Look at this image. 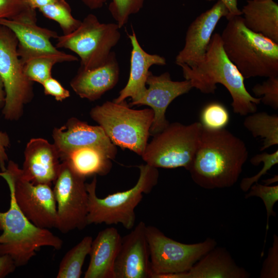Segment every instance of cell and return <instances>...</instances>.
<instances>
[{"label": "cell", "mask_w": 278, "mask_h": 278, "mask_svg": "<svg viewBox=\"0 0 278 278\" xmlns=\"http://www.w3.org/2000/svg\"><path fill=\"white\" fill-rule=\"evenodd\" d=\"M79 175L86 177L107 175L112 168L111 160L100 149L84 147L69 153L62 160Z\"/></svg>", "instance_id": "obj_24"}, {"label": "cell", "mask_w": 278, "mask_h": 278, "mask_svg": "<svg viewBox=\"0 0 278 278\" xmlns=\"http://www.w3.org/2000/svg\"><path fill=\"white\" fill-rule=\"evenodd\" d=\"M119 73L116 54L112 51L103 64L89 70L80 67L70 85L80 97L94 101L116 85Z\"/></svg>", "instance_id": "obj_19"}, {"label": "cell", "mask_w": 278, "mask_h": 278, "mask_svg": "<svg viewBox=\"0 0 278 278\" xmlns=\"http://www.w3.org/2000/svg\"><path fill=\"white\" fill-rule=\"evenodd\" d=\"M16 266L12 258L8 255L0 256V278H3L15 270Z\"/></svg>", "instance_id": "obj_38"}, {"label": "cell", "mask_w": 278, "mask_h": 278, "mask_svg": "<svg viewBox=\"0 0 278 278\" xmlns=\"http://www.w3.org/2000/svg\"><path fill=\"white\" fill-rule=\"evenodd\" d=\"M10 144V139L8 134L4 132L0 131V168L2 171L6 169V162L8 158L6 153V149Z\"/></svg>", "instance_id": "obj_37"}, {"label": "cell", "mask_w": 278, "mask_h": 278, "mask_svg": "<svg viewBox=\"0 0 278 278\" xmlns=\"http://www.w3.org/2000/svg\"><path fill=\"white\" fill-rule=\"evenodd\" d=\"M60 164L54 144L44 138H32L25 148L22 175L33 183L51 185L58 176Z\"/></svg>", "instance_id": "obj_18"}, {"label": "cell", "mask_w": 278, "mask_h": 278, "mask_svg": "<svg viewBox=\"0 0 278 278\" xmlns=\"http://www.w3.org/2000/svg\"><path fill=\"white\" fill-rule=\"evenodd\" d=\"M0 176L12 190L21 211L32 223L41 228H56L57 204L50 185L25 179L21 168L12 161L8 162Z\"/></svg>", "instance_id": "obj_11"}, {"label": "cell", "mask_w": 278, "mask_h": 278, "mask_svg": "<svg viewBox=\"0 0 278 278\" xmlns=\"http://www.w3.org/2000/svg\"><path fill=\"white\" fill-rule=\"evenodd\" d=\"M244 127L254 137H259L263 143L260 150L278 145V116L266 112H256L247 115Z\"/></svg>", "instance_id": "obj_25"}, {"label": "cell", "mask_w": 278, "mask_h": 278, "mask_svg": "<svg viewBox=\"0 0 278 278\" xmlns=\"http://www.w3.org/2000/svg\"><path fill=\"white\" fill-rule=\"evenodd\" d=\"M245 25L278 44V5L273 0H248L241 10Z\"/></svg>", "instance_id": "obj_23"}, {"label": "cell", "mask_w": 278, "mask_h": 278, "mask_svg": "<svg viewBox=\"0 0 278 278\" xmlns=\"http://www.w3.org/2000/svg\"><path fill=\"white\" fill-rule=\"evenodd\" d=\"M251 164L258 166L263 162V166L258 172L251 177L243 178L240 183V189L244 192L248 191L254 183L257 182L262 176L267 173L268 171L275 165L278 163V150L272 153L266 152L253 156L250 160Z\"/></svg>", "instance_id": "obj_32"}, {"label": "cell", "mask_w": 278, "mask_h": 278, "mask_svg": "<svg viewBox=\"0 0 278 278\" xmlns=\"http://www.w3.org/2000/svg\"><path fill=\"white\" fill-rule=\"evenodd\" d=\"M0 25L10 29L18 40L17 51L22 65L39 57H54L63 62L78 61V58L61 51L54 46L51 39H57V32L37 24L36 10L31 9L20 17L0 19Z\"/></svg>", "instance_id": "obj_13"}, {"label": "cell", "mask_w": 278, "mask_h": 278, "mask_svg": "<svg viewBox=\"0 0 278 278\" xmlns=\"http://www.w3.org/2000/svg\"><path fill=\"white\" fill-rule=\"evenodd\" d=\"M140 175L135 185L129 189L98 197L96 193L97 179L95 176L86 183L88 194V224H121L128 230L135 224V208L143 198L157 185L159 173L158 168L146 164L138 166Z\"/></svg>", "instance_id": "obj_4"}, {"label": "cell", "mask_w": 278, "mask_h": 278, "mask_svg": "<svg viewBox=\"0 0 278 278\" xmlns=\"http://www.w3.org/2000/svg\"><path fill=\"white\" fill-rule=\"evenodd\" d=\"M202 126L211 130L225 128L230 120L229 113L224 105L218 102H210L205 105L200 113Z\"/></svg>", "instance_id": "obj_29"}, {"label": "cell", "mask_w": 278, "mask_h": 278, "mask_svg": "<svg viewBox=\"0 0 278 278\" xmlns=\"http://www.w3.org/2000/svg\"><path fill=\"white\" fill-rule=\"evenodd\" d=\"M227 20L220 34L223 48L244 78L278 76V44L248 29L241 15Z\"/></svg>", "instance_id": "obj_3"}, {"label": "cell", "mask_w": 278, "mask_h": 278, "mask_svg": "<svg viewBox=\"0 0 278 278\" xmlns=\"http://www.w3.org/2000/svg\"><path fill=\"white\" fill-rule=\"evenodd\" d=\"M30 9L22 0H0V19H15Z\"/></svg>", "instance_id": "obj_35"}, {"label": "cell", "mask_w": 278, "mask_h": 278, "mask_svg": "<svg viewBox=\"0 0 278 278\" xmlns=\"http://www.w3.org/2000/svg\"><path fill=\"white\" fill-rule=\"evenodd\" d=\"M146 228V224L140 221L122 238L114 265V278H151Z\"/></svg>", "instance_id": "obj_17"}, {"label": "cell", "mask_w": 278, "mask_h": 278, "mask_svg": "<svg viewBox=\"0 0 278 278\" xmlns=\"http://www.w3.org/2000/svg\"><path fill=\"white\" fill-rule=\"evenodd\" d=\"M146 235L151 278H165L168 275L186 272L217 245L215 239L211 238L196 244L180 242L151 225H146Z\"/></svg>", "instance_id": "obj_9"}, {"label": "cell", "mask_w": 278, "mask_h": 278, "mask_svg": "<svg viewBox=\"0 0 278 278\" xmlns=\"http://www.w3.org/2000/svg\"><path fill=\"white\" fill-rule=\"evenodd\" d=\"M248 155L245 143L230 131L202 126L188 171L193 181L203 188L230 187L237 182Z\"/></svg>", "instance_id": "obj_1"}, {"label": "cell", "mask_w": 278, "mask_h": 278, "mask_svg": "<svg viewBox=\"0 0 278 278\" xmlns=\"http://www.w3.org/2000/svg\"><path fill=\"white\" fill-rule=\"evenodd\" d=\"M42 85L44 88V93L54 97L57 101H62L70 96L69 91L52 77L46 80Z\"/></svg>", "instance_id": "obj_36"}, {"label": "cell", "mask_w": 278, "mask_h": 278, "mask_svg": "<svg viewBox=\"0 0 278 278\" xmlns=\"http://www.w3.org/2000/svg\"><path fill=\"white\" fill-rule=\"evenodd\" d=\"M249 192L245 195V198L251 197H258L263 200L267 212L266 232L264 239V246L261 256L264 254L265 244H266L267 232L269 230V218L271 216H275L273 206L278 201V185H263L256 182L252 184Z\"/></svg>", "instance_id": "obj_30"}, {"label": "cell", "mask_w": 278, "mask_h": 278, "mask_svg": "<svg viewBox=\"0 0 278 278\" xmlns=\"http://www.w3.org/2000/svg\"><path fill=\"white\" fill-rule=\"evenodd\" d=\"M93 238L85 236L73 247L60 263L57 278H79L86 257L89 254Z\"/></svg>", "instance_id": "obj_26"}, {"label": "cell", "mask_w": 278, "mask_h": 278, "mask_svg": "<svg viewBox=\"0 0 278 278\" xmlns=\"http://www.w3.org/2000/svg\"><path fill=\"white\" fill-rule=\"evenodd\" d=\"M179 66L193 88L203 94H214L217 83L223 85L232 98L234 113L246 116L256 112L260 98L252 96L246 89L245 78L224 51L219 33L213 34L202 61L193 66Z\"/></svg>", "instance_id": "obj_2"}, {"label": "cell", "mask_w": 278, "mask_h": 278, "mask_svg": "<svg viewBox=\"0 0 278 278\" xmlns=\"http://www.w3.org/2000/svg\"><path fill=\"white\" fill-rule=\"evenodd\" d=\"M85 178L65 161L60 164L53 188L57 204L56 228L63 233L83 230L88 224V194Z\"/></svg>", "instance_id": "obj_12"}, {"label": "cell", "mask_w": 278, "mask_h": 278, "mask_svg": "<svg viewBox=\"0 0 278 278\" xmlns=\"http://www.w3.org/2000/svg\"><path fill=\"white\" fill-rule=\"evenodd\" d=\"M146 84L148 88L137 100L131 102L130 106L146 105L152 109L153 121L150 129L152 136L161 132L169 124L165 112L170 103L178 97L187 93L192 88L190 82L173 81L169 72L154 75L149 72Z\"/></svg>", "instance_id": "obj_14"}, {"label": "cell", "mask_w": 278, "mask_h": 278, "mask_svg": "<svg viewBox=\"0 0 278 278\" xmlns=\"http://www.w3.org/2000/svg\"><path fill=\"white\" fill-rule=\"evenodd\" d=\"M90 116L115 146L143 155L153 121L152 109L135 110L125 100L118 103L107 101L93 108Z\"/></svg>", "instance_id": "obj_6"}, {"label": "cell", "mask_w": 278, "mask_h": 278, "mask_svg": "<svg viewBox=\"0 0 278 278\" xmlns=\"http://www.w3.org/2000/svg\"><path fill=\"white\" fill-rule=\"evenodd\" d=\"M128 37L132 46L129 77L126 85L113 100L118 103L125 101L128 98L131 99V102L140 98L147 89L146 81L150 67L154 65L166 64L164 57L148 53L142 48L133 30L131 34H128Z\"/></svg>", "instance_id": "obj_20"}, {"label": "cell", "mask_w": 278, "mask_h": 278, "mask_svg": "<svg viewBox=\"0 0 278 278\" xmlns=\"http://www.w3.org/2000/svg\"><path fill=\"white\" fill-rule=\"evenodd\" d=\"M228 14L225 5L218 1L198 16L187 29L184 45L176 57V63L193 66L202 61L217 24Z\"/></svg>", "instance_id": "obj_16"}, {"label": "cell", "mask_w": 278, "mask_h": 278, "mask_svg": "<svg viewBox=\"0 0 278 278\" xmlns=\"http://www.w3.org/2000/svg\"><path fill=\"white\" fill-rule=\"evenodd\" d=\"M202 126L200 122L185 125L169 124L153 135L141 156L146 164L155 168L189 169L198 148Z\"/></svg>", "instance_id": "obj_7"}, {"label": "cell", "mask_w": 278, "mask_h": 278, "mask_svg": "<svg viewBox=\"0 0 278 278\" xmlns=\"http://www.w3.org/2000/svg\"><path fill=\"white\" fill-rule=\"evenodd\" d=\"M120 29L116 23H101L90 13L73 32L59 36L56 47L69 49L78 55L80 67L94 68L107 61L112 49L120 40Z\"/></svg>", "instance_id": "obj_8"}, {"label": "cell", "mask_w": 278, "mask_h": 278, "mask_svg": "<svg viewBox=\"0 0 278 278\" xmlns=\"http://www.w3.org/2000/svg\"><path fill=\"white\" fill-rule=\"evenodd\" d=\"M39 10L44 16L56 22L64 35L75 30L81 22L73 16L70 5L65 0H58Z\"/></svg>", "instance_id": "obj_27"}, {"label": "cell", "mask_w": 278, "mask_h": 278, "mask_svg": "<svg viewBox=\"0 0 278 278\" xmlns=\"http://www.w3.org/2000/svg\"><path fill=\"white\" fill-rule=\"evenodd\" d=\"M83 4L92 10L101 8L104 4L110 0H81Z\"/></svg>", "instance_id": "obj_41"}, {"label": "cell", "mask_w": 278, "mask_h": 278, "mask_svg": "<svg viewBox=\"0 0 278 278\" xmlns=\"http://www.w3.org/2000/svg\"><path fill=\"white\" fill-rule=\"evenodd\" d=\"M18 43L13 32L0 25V78L5 95L2 113L10 120L19 119L24 105L33 96V82L24 73L17 51Z\"/></svg>", "instance_id": "obj_10"}, {"label": "cell", "mask_w": 278, "mask_h": 278, "mask_svg": "<svg viewBox=\"0 0 278 278\" xmlns=\"http://www.w3.org/2000/svg\"><path fill=\"white\" fill-rule=\"evenodd\" d=\"M5 92L4 90V87L3 83L0 78V109L3 107L5 102Z\"/></svg>", "instance_id": "obj_42"}, {"label": "cell", "mask_w": 278, "mask_h": 278, "mask_svg": "<svg viewBox=\"0 0 278 278\" xmlns=\"http://www.w3.org/2000/svg\"><path fill=\"white\" fill-rule=\"evenodd\" d=\"M250 274L238 266L224 248L215 247L188 271L165 278H248Z\"/></svg>", "instance_id": "obj_21"}, {"label": "cell", "mask_w": 278, "mask_h": 278, "mask_svg": "<svg viewBox=\"0 0 278 278\" xmlns=\"http://www.w3.org/2000/svg\"><path fill=\"white\" fill-rule=\"evenodd\" d=\"M260 278L278 277V237L273 235L272 246L264 261L259 274Z\"/></svg>", "instance_id": "obj_34"}, {"label": "cell", "mask_w": 278, "mask_h": 278, "mask_svg": "<svg viewBox=\"0 0 278 278\" xmlns=\"http://www.w3.org/2000/svg\"><path fill=\"white\" fill-rule=\"evenodd\" d=\"M208 1H213L215 0H206ZM222 2L227 8L229 11V14L226 17L227 19L233 16L241 15V12L237 6V0H218Z\"/></svg>", "instance_id": "obj_39"}, {"label": "cell", "mask_w": 278, "mask_h": 278, "mask_svg": "<svg viewBox=\"0 0 278 278\" xmlns=\"http://www.w3.org/2000/svg\"><path fill=\"white\" fill-rule=\"evenodd\" d=\"M277 182V176H275L274 177H273L272 178H271V179H268V180H266L265 181H264V182L266 183L265 185H269L272 183H274V182Z\"/></svg>", "instance_id": "obj_43"}, {"label": "cell", "mask_w": 278, "mask_h": 278, "mask_svg": "<svg viewBox=\"0 0 278 278\" xmlns=\"http://www.w3.org/2000/svg\"><path fill=\"white\" fill-rule=\"evenodd\" d=\"M61 62L62 61L58 58L44 56L31 59L23 66L24 73L29 80L42 84L46 80L52 77L53 66Z\"/></svg>", "instance_id": "obj_28"}, {"label": "cell", "mask_w": 278, "mask_h": 278, "mask_svg": "<svg viewBox=\"0 0 278 278\" xmlns=\"http://www.w3.org/2000/svg\"><path fill=\"white\" fill-rule=\"evenodd\" d=\"M252 90L256 97L262 96L260 98L263 103L278 109V76L267 78L262 83L254 85Z\"/></svg>", "instance_id": "obj_33"}, {"label": "cell", "mask_w": 278, "mask_h": 278, "mask_svg": "<svg viewBox=\"0 0 278 278\" xmlns=\"http://www.w3.org/2000/svg\"><path fill=\"white\" fill-rule=\"evenodd\" d=\"M109 11L120 28L125 25L131 15L137 13L145 0H110Z\"/></svg>", "instance_id": "obj_31"}, {"label": "cell", "mask_w": 278, "mask_h": 278, "mask_svg": "<svg viewBox=\"0 0 278 278\" xmlns=\"http://www.w3.org/2000/svg\"><path fill=\"white\" fill-rule=\"evenodd\" d=\"M28 7L33 9H39L41 7L53 3L58 0H22Z\"/></svg>", "instance_id": "obj_40"}, {"label": "cell", "mask_w": 278, "mask_h": 278, "mask_svg": "<svg viewBox=\"0 0 278 278\" xmlns=\"http://www.w3.org/2000/svg\"><path fill=\"white\" fill-rule=\"evenodd\" d=\"M53 137L61 160L72 151L84 147L100 149L111 160L117 154L116 146L100 126H91L76 118H70L60 128H55Z\"/></svg>", "instance_id": "obj_15"}, {"label": "cell", "mask_w": 278, "mask_h": 278, "mask_svg": "<svg viewBox=\"0 0 278 278\" xmlns=\"http://www.w3.org/2000/svg\"><path fill=\"white\" fill-rule=\"evenodd\" d=\"M8 210L0 212V256L8 255L16 267L27 265L41 248L60 249L63 241L48 229L32 223L18 206L12 190L9 188Z\"/></svg>", "instance_id": "obj_5"}, {"label": "cell", "mask_w": 278, "mask_h": 278, "mask_svg": "<svg viewBox=\"0 0 278 278\" xmlns=\"http://www.w3.org/2000/svg\"><path fill=\"white\" fill-rule=\"evenodd\" d=\"M121 239L119 232L114 227L107 228L98 233L92 241L84 278H114V265Z\"/></svg>", "instance_id": "obj_22"}]
</instances>
